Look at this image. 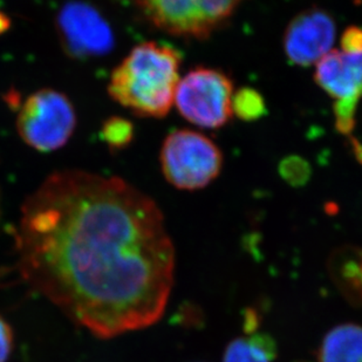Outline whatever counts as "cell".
Instances as JSON below:
<instances>
[{
    "mask_svg": "<svg viewBox=\"0 0 362 362\" xmlns=\"http://www.w3.org/2000/svg\"><path fill=\"white\" fill-rule=\"evenodd\" d=\"M16 243L23 279L96 338L163 317L174 244L154 199L122 178L55 171L21 206Z\"/></svg>",
    "mask_w": 362,
    "mask_h": 362,
    "instance_id": "obj_1",
    "label": "cell"
},
{
    "mask_svg": "<svg viewBox=\"0 0 362 362\" xmlns=\"http://www.w3.org/2000/svg\"><path fill=\"white\" fill-rule=\"evenodd\" d=\"M181 54L155 41L137 45L114 69L108 93L112 99L146 117H164L175 103Z\"/></svg>",
    "mask_w": 362,
    "mask_h": 362,
    "instance_id": "obj_2",
    "label": "cell"
},
{
    "mask_svg": "<svg viewBox=\"0 0 362 362\" xmlns=\"http://www.w3.org/2000/svg\"><path fill=\"white\" fill-rule=\"evenodd\" d=\"M164 177L175 188L195 192L218 177L223 154L218 146L195 130H175L164 140L160 154Z\"/></svg>",
    "mask_w": 362,
    "mask_h": 362,
    "instance_id": "obj_3",
    "label": "cell"
},
{
    "mask_svg": "<svg viewBox=\"0 0 362 362\" xmlns=\"http://www.w3.org/2000/svg\"><path fill=\"white\" fill-rule=\"evenodd\" d=\"M76 115L71 100L54 89H40L18 112L17 130L25 144L41 153L58 151L72 137Z\"/></svg>",
    "mask_w": 362,
    "mask_h": 362,
    "instance_id": "obj_4",
    "label": "cell"
},
{
    "mask_svg": "<svg viewBox=\"0 0 362 362\" xmlns=\"http://www.w3.org/2000/svg\"><path fill=\"white\" fill-rule=\"evenodd\" d=\"M233 83L218 69L197 67L180 79L175 105L185 120L206 129H219L233 117Z\"/></svg>",
    "mask_w": 362,
    "mask_h": 362,
    "instance_id": "obj_5",
    "label": "cell"
},
{
    "mask_svg": "<svg viewBox=\"0 0 362 362\" xmlns=\"http://www.w3.org/2000/svg\"><path fill=\"white\" fill-rule=\"evenodd\" d=\"M55 25L64 49L73 58H99L108 54L115 44L106 18L85 1L66 3L59 11Z\"/></svg>",
    "mask_w": 362,
    "mask_h": 362,
    "instance_id": "obj_6",
    "label": "cell"
},
{
    "mask_svg": "<svg viewBox=\"0 0 362 362\" xmlns=\"http://www.w3.org/2000/svg\"><path fill=\"white\" fill-rule=\"evenodd\" d=\"M337 25L332 14L320 7L301 11L284 32L283 47L288 62L308 67L332 51Z\"/></svg>",
    "mask_w": 362,
    "mask_h": 362,
    "instance_id": "obj_7",
    "label": "cell"
},
{
    "mask_svg": "<svg viewBox=\"0 0 362 362\" xmlns=\"http://www.w3.org/2000/svg\"><path fill=\"white\" fill-rule=\"evenodd\" d=\"M315 80L334 101L362 98V53L332 49L315 64Z\"/></svg>",
    "mask_w": 362,
    "mask_h": 362,
    "instance_id": "obj_8",
    "label": "cell"
},
{
    "mask_svg": "<svg viewBox=\"0 0 362 362\" xmlns=\"http://www.w3.org/2000/svg\"><path fill=\"white\" fill-rule=\"evenodd\" d=\"M327 269L345 300L362 308V247L345 245L334 250L328 258Z\"/></svg>",
    "mask_w": 362,
    "mask_h": 362,
    "instance_id": "obj_9",
    "label": "cell"
},
{
    "mask_svg": "<svg viewBox=\"0 0 362 362\" xmlns=\"http://www.w3.org/2000/svg\"><path fill=\"white\" fill-rule=\"evenodd\" d=\"M319 362H362V326L347 322L328 331L318 351Z\"/></svg>",
    "mask_w": 362,
    "mask_h": 362,
    "instance_id": "obj_10",
    "label": "cell"
},
{
    "mask_svg": "<svg viewBox=\"0 0 362 362\" xmlns=\"http://www.w3.org/2000/svg\"><path fill=\"white\" fill-rule=\"evenodd\" d=\"M277 344L267 333L237 338L230 342L223 362H271L277 358Z\"/></svg>",
    "mask_w": 362,
    "mask_h": 362,
    "instance_id": "obj_11",
    "label": "cell"
},
{
    "mask_svg": "<svg viewBox=\"0 0 362 362\" xmlns=\"http://www.w3.org/2000/svg\"><path fill=\"white\" fill-rule=\"evenodd\" d=\"M233 114L245 122L258 121L267 114V103L257 89L244 87L233 93Z\"/></svg>",
    "mask_w": 362,
    "mask_h": 362,
    "instance_id": "obj_12",
    "label": "cell"
},
{
    "mask_svg": "<svg viewBox=\"0 0 362 362\" xmlns=\"http://www.w3.org/2000/svg\"><path fill=\"white\" fill-rule=\"evenodd\" d=\"M134 126L124 117H113L103 123L101 139L113 151L128 147L134 139Z\"/></svg>",
    "mask_w": 362,
    "mask_h": 362,
    "instance_id": "obj_13",
    "label": "cell"
},
{
    "mask_svg": "<svg viewBox=\"0 0 362 362\" xmlns=\"http://www.w3.org/2000/svg\"><path fill=\"white\" fill-rule=\"evenodd\" d=\"M279 176L293 188H301L308 185L312 177L311 164L299 155H290L281 160L278 167Z\"/></svg>",
    "mask_w": 362,
    "mask_h": 362,
    "instance_id": "obj_14",
    "label": "cell"
},
{
    "mask_svg": "<svg viewBox=\"0 0 362 362\" xmlns=\"http://www.w3.org/2000/svg\"><path fill=\"white\" fill-rule=\"evenodd\" d=\"M359 103L356 101H334L335 128L339 133L349 136L356 128V110Z\"/></svg>",
    "mask_w": 362,
    "mask_h": 362,
    "instance_id": "obj_15",
    "label": "cell"
},
{
    "mask_svg": "<svg viewBox=\"0 0 362 362\" xmlns=\"http://www.w3.org/2000/svg\"><path fill=\"white\" fill-rule=\"evenodd\" d=\"M340 51L345 53H362V28L358 26L346 28L340 40Z\"/></svg>",
    "mask_w": 362,
    "mask_h": 362,
    "instance_id": "obj_16",
    "label": "cell"
},
{
    "mask_svg": "<svg viewBox=\"0 0 362 362\" xmlns=\"http://www.w3.org/2000/svg\"><path fill=\"white\" fill-rule=\"evenodd\" d=\"M13 349V332L10 325L0 317V362H6L10 359Z\"/></svg>",
    "mask_w": 362,
    "mask_h": 362,
    "instance_id": "obj_17",
    "label": "cell"
},
{
    "mask_svg": "<svg viewBox=\"0 0 362 362\" xmlns=\"http://www.w3.org/2000/svg\"><path fill=\"white\" fill-rule=\"evenodd\" d=\"M10 28V19L6 14L0 11V35H3Z\"/></svg>",
    "mask_w": 362,
    "mask_h": 362,
    "instance_id": "obj_18",
    "label": "cell"
},
{
    "mask_svg": "<svg viewBox=\"0 0 362 362\" xmlns=\"http://www.w3.org/2000/svg\"><path fill=\"white\" fill-rule=\"evenodd\" d=\"M353 148L356 151V158L362 163V144L356 141V142H353Z\"/></svg>",
    "mask_w": 362,
    "mask_h": 362,
    "instance_id": "obj_19",
    "label": "cell"
},
{
    "mask_svg": "<svg viewBox=\"0 0 362 362\" xmlns=\"http://www.w3.org/2000/svg\"><path fill=\"white\" fill-rule=\"evenodd\" d=\"M297 362H308V361H297Z\"/></svg>",
    "mask_w": 362,
    "mask_h": 362,
    "instance_id": "obj_20",
    "label": "cell"
}]
</instances>
